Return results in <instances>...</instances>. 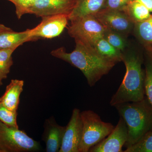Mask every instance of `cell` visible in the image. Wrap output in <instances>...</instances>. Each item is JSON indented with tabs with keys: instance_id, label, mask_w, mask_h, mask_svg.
Instances as JSON below:
<instances>
[{
	"instance_id": "10",
	"label": "cell",
	"mask_w": 152,
	"mask_h": 152,
	"mask_svg": "<svg viewBox=\"0 0 152 152\" xmlns=\"http://www.w3.org/2000/svg\"><path fill=\"white\" fill-rule=\"evenodd\" d=\"M128 138V129L122 117L114 129L105 138L91 148L90 152H123Z\"/></svg>"
},
{
	"instance_id": "19",
	"label": "cell",
	"mask_w": 152,
	"mask_h": 152,
	"mask_svg": "<svg viewBox=\"0 0 152 152\" xmlns=\"http://www.w3.org/2000/svg\"><path fill=\"white\" fill-rule=\"evenodd\" d=\"M16 49H0V78H7L13 64L12 54Z\"/></svg>"
},
{
	"instance_id": "2",
	"label": "cell",
	"mask_w": 152,
	"mask_h": 152,
	"mask_svg": "<svg viewBox=\"0 0 152 152\" xmlns=\"http://www.w3.org/2000/svg\"><path fill=\"white\" fill-rule=\"evenodd\" d=\"M122 61L126 66V72L122 82L110 101V104L113 107L124 103L141 101L145 97V72L142 67V57L134 51L124 52Z\"/></svg>"
},
{
	"instance_id": "20",
	"label": "cell",
	"mask_w": 152,
	"mask_h": 152,
	"mask_svg": "<svg viewBox=\"0 0 152 152\" xmlns=\"http://www.w3.org/2000/svg\"><path fill=\"white\" fill-rule=\"evenodd\" d=\"M145 61V95L152 108V52H148Z\"/></svg>"
},
{
	"instance_id": "11",
	"label": "cell",
	"mask_w": 152,
	"mask_h": 152,
	"mask_svg": "<svg viewBox=\"0 0 152 152\" xmlns=\"http://www.w3.org/2000/svg\"><path fill=\"white\" fill-rule=\"evenodd\" d=\"M80 113L78 109L73 110L70 120L66 126L59 152H79L83 132Z\"/></svg>"
},
{
	"instance_id": "23",
	"label": "cell",
	"mask_w": 152,
	"mask_h": 152,
	"mask_svg": "<svg viewBox=\"0 0 152 152\" xmlns=\"http://www.w3.org/2000/svg\"><path fill=\"white\" fill-rule=\"evenodd\" d=\"M17 112L9 110L0 102V121L9 126L18 128Z\"/></svg>"
},
{
	"instance_id": "1",
	"label": "cell",
	"mask_w": 152,
	"mask_h": 152,
	"mask_svg": "<svg viewBox=\"0 0 152 152\" xmlns=\"http://www.w3.org/2000/svg\"><path fill=\"white\" fill-rule=\"evenodd\" d=\"M75 41V48L71 53L60 48L52 51L51 54L78 68L84 75L89 86H94L116 63L101 56L90 44L78 40Z\"/></svg>"
},
{
	"instance_id": "21",
	"label": "cell",
	"mask_w": 152,
	"mask_h": 152,
	"mask_svg": "<svg viewBox=\"0 0 152 152\" xmlns=\"http://www.w3.org/2000/svg\"><path fill=\"white\" fill-rule=\"evenodd\" d=\"M103 37L114 48L123 52L127 46L124 36L112 30L106 28Z\"/></svg>"
},
{
	"instance_id": "12",
	"label": "cell",
	"mask_w": 152,
	"mask_h": 152,
	"mask_svg": "<svg viewBox=\"0 0 152 152\" xmlns=\"http://www.w3.org/2000/svg\"><path fill=\"white\" fill-rule=\"evenodd\" d=\"M43 140L46 145V151L59 152L62 143L66 126H60L51 117L45 123Z\"/></svg>"
},
{
	"instance_id": "18",
	"label": "cell",
	"mask_w": 152,
	"mask_h": 152,
	"mask_svg": "<svg viewBox=\"0 0 152 152\" xmlns=\"http://www.w3.org/2000/svg\"><path fill=\"white\" fill-rule=\"evenodd\" d=\"M134 28L136 35L148 51H152V15L146 20L135 24Z\"/></svg>"
},
{
	"instance_id": "13",
	"label": "cell",
	"mask_w": 152,
	"mask_h": 152,
	"mask_svg": "<svg viewBox=\"0 0 152 152\" xmlns=\"http://www.w3.org/2000/svg\"><path fill=\"white\" fill-rule=\"evenodd\" d=\"M37 40L30 35L29 29L20 32L12 29L0 31V49H17L25 42Z\"/></svg>"
},
{
	"instance_id": "26",
	"label": "cell",
	"mask_w": 152,
	"mask_h": 152,
	"mask_svg": "<svg viewBox=\"0 0 152 152\" xmlns=\"http://www.w3.org/2000/svg\"><path fill=\"white\" fill-rule=\"evenodd\" d=\"M145 6L151 12H152V0H135Z\"/></svg>"
},
{
	"instance_id": "27",
	"label": "cell",
	"mask_w": 152,
	"mask_h": 152,
	"mask_svg": "<svg viewBox=\"0 0 152 152\" xmlns=\"http://www.w3.org/2000/svg\"><path fill=\"white\" fill-rule=\"evenodd\" d=\"M11 29L10 28L4 25L0 24V31H4V30H8Z\"/></svg>"
},
{
	"instance_id": "6",
	"label": "cell",
	"mask_w": 152,
	"mask_h": 152,
	"mask_svg": "<svg viewBox=\"0 0 152 152\" xmlns=\"http://www.w3.org/2000/svg\"><path fill=\"white\" fill-rule=\"evenodd\" d=\"M68 32L75 40L91 45L103 37L106 28L94 15H88L71 21Z\"/></svg>"
},
{
	"instance_id": "5",
	"label": "cell",
	"mask_w": 152,
	"mask_h": 152,
	"mask_svg": "<svg viewBox=\"0 0 152 152\" xmlns=\"http://www.w3.org/2000/svg\"><path fill=\"white\" fill-rule=\"evenodd\" d=\"M39 148V142L24 131L9 126L0 121V149L3 152H34Z\"/></svg>"
},
{
	"instance_id": "7",
	"label": "cell",
	"mask_w": 152,
	"mask_h": 152,
	"mask_svg": "<svg viewBox=\"0 0 152 152\" xmlns=\"http://www.w3.org/2000/svg\"><path fill=\"white\" fill-rule=\"evenodd\" d=\"M75 3L76 0H37L28 8L26 14H33L42 18L58 15L69 16Z\"/></svg>"
},
{
	"instance_id": "17",
	"label": "cell",
	"mask_w": 152,
	"mask_h": 152,
	"mask_svg": "<svg viewBox=\"0 0 152 152\" xmlns=\"http://www.w3.org/2000/svg\"><path fill=\"white\" fill-rule=\"evenodd\" d=\"M123 11L134 24L143 21L151 16L148 9L135 0L130 3Z\"/></svg>"
},
{
	"instance_id": "29",
	"label": "cell",
	"mask_w": 152,
	"mask_h": 152,
	"mask_svg": "<svg viewBox=\"0 0 152 152\" xmlns=\"http://www.w3.org/2000/svg\"><path fill=\"white\" fill-rule=\"evenodd\" d=\"M0 152H3L2 151L1 149H0Z\"/></svg>"
},
{
	"instance_id": "15",
	"label": "cell",
	"mask_w": 152,
	"mask_h": 152,
	"mask_svg": "<svg viewBox=\"0 0 152 152\" xmlns=\"http://www.w3.org/2000/svg\"><path fill=\"white\" fill-rule=\"evenodd\" d=\"M106 0H76L69 21L88 15H95L103 8Z\"/></svg>"
},
{
	"instance_id": "16",
	"label": "cell",
	"mask_w": 152,
	"mask_h": 152,
	"mask_svg": "<svg viewBox=\"0 0 152 152\" xmlns=\"http://www.w3.org/2000/svg\"><path fill=\"white\" fill-rule=\"evenodd\" d=\"M91 45L101 56L115 63L122 61L123 53L109 43L104 37L95 41Z\"/></svg>"
},
{
	"instance_id": "25",
	"label": "cell",
	"mask_w": 152,
	"mask_h": 152,
	"mask_svg": "<svg viewBox=\"0 0 152 152\" xmlns=\"http://www.w3.org/2000/svg\"><path fill=\"white\" fill-rule=\"evenodd\" d=\"M133 1L134 0H106L103 9L124 11L126 7Z\"/></svg>"
},
{
	"instance_id": "3",
	"label": "cell",
	"mask_w": 152,
	"mask_h": 152,
	"mask_svg": "<svg viewBox=\"0 0 152 152\" xmlns=\"http://www.w3.org/2000/svg\"><path fill=\"white\" fill-rule=\"evenodd\" d=\"M114 107L127 127L126 148L137 143L152 130V108L146 97L141 101L124 103Z\"/></svg>"
},
{
	"instance_id": "9",
	"label": "cell",
	"mask_w": 152,
	"mask_h": 152,
	"mask_svg": "<svg viewBox=\"0 0 152 152\" xmlns=\"http://www.w3.org/2000/svg\"><path fill=\"white\" fill-rule=\"evenodd\" d=\"M94 16L106 28L124 36L134 27V24L123 11L103 9Z\"/></svg>"
},
{
	"instance_id": "8",
	"label": "cell",
	"mask_w": 152,
	"mask_h": 152,
	"mask_svg": "<svg viewBox=\"0 0 152 152\" xmlns=\"http://www.w3.org/2000/svg\"><path fill=\"white\" fill-rule=\"evenodd\" d=\"M69 21V15H66L43 17L40 23L36 27L29 29L30 35L37 40L56 37L62 33Z\"/></svg>"
},
{
	"instance_id": "14",
	"label": "cell",
	"mask_w": 152,
	"mask_h": 152,
	"mask_svg": "<svg viewBox=\"0 0 152 152\" xmlns=\"http://www.w3.org/2000/svg\"><path fill=\"white\" fill-rule=\"evenodd\" d=\"M24 85L23 80H12L7 86L4 94L0 98V102L9 110L17 112Z\"/></svg>"
},
{
	"instance_id": "4",
	"label": "cell",
	"mask_w": 152,
	"mask_h": 152,
	"mask_svg": "<svg viewBox=\"0 0 152 152\" xmlns=\"http://www.w3.org/2000/svg\"><path fill=\"white\" fill-rule=\"evenodd\" d=\"M80 116L83 132L79 152H89L91 148L107 137L115 126L102 121L99 115L90 110L81 112Z\"/></svg>"
},
{
	"instance_id": "24",
	"label": "cell",
	"mask_w": 152,
	"mask_h": 152,
	"mask_svg": "<svg viewBox=\"0 0 152 152\" xmlns=\"http://www.w3.org/2000/svg\"><path fill=\"white\" fill-rule=\"evenodd\" d=\"M12 3L15 7L16 14L18 18L20 19L26 14L28 8L34 4L37 0H7Z\"/></svg>"
},
{
	"instance_id": "28",
	"label": "cell",
	"mask_w": 152,
	"mask_h": 152,
	"mask_svg": "<svg viewBox=\"0 0 152 152\" xmlns=\"http://www.w3.org/2000/svg\"><path fill=\"white\" fill-rule=\"evenodd\" d=\"M2 80H1V79L0 78V86H1L2 85Z\"/></svg>"
},
{
	"instance_id": "22",
	"label": "cell",
	"mask_w": 152,
	"mask_h": 152,
	"mask_svg": "<svg viewBox=\"0 0 152 152\" xmlns=\"http://www.w3.org/2000/svg\"><path fill=\"white\" fill-rule=\"evenodd\" d=\"M124 152H152V130L149 131L137 143L127 148Z\"/></svg>"
}]
</instances>
